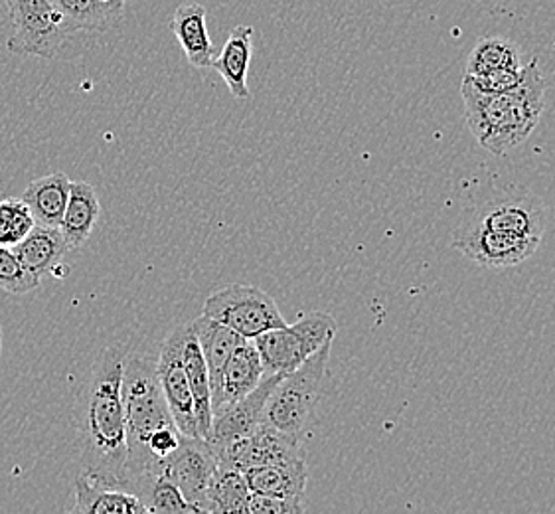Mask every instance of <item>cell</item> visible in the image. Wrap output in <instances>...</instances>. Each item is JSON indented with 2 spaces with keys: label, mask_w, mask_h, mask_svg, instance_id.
<instances>
[{
  "label": "cell",
  "mask_w": 555,
  "mask_h": 514,
  "mask_svg": "<svg viewBox=\"0 0 555 514\" xmlns=\"http://www.w3.org/2000/svg\"><path fill=\"white\" fill-rule=\"evenodd\" d=\"M127 348L101 350L89 370L74 412L83 475L127 491V422L122 369Z\"/></svg>",
  "instance_id": "obj_1"
},
{
  "label": "cell",
  "mask_w": 555,
  "mask_h": 514,
  "mask_svg": "<svg viewBox=\"0 0 555 514\" xmlns=\"http://www.w3.org/2000/svg\"><path fill=\"white\" fill-rule=\"evenodd\" d=\"M465 119L478 145L502 157L522 145L540 124L545 107V81L540 62H528V76L518 90L506 93H482L463 81Z\"/></svg>",
  "instance_id": "obj_2"
},
{
  "label": "cell",
  "mask_w": 555,
  "mask_h": 514,
  "mask_svg": "<svg viewBox=\"0 0 555 514\" xmlns=\"http://www.w3.org/2000/svg\"><path fill=\"white\" fill-rule=\"evenodd\" d=\"M122 403L127 422V487L145 465L153 437L178 427L168 410L156 374V362L143 355H127L122 369Z\"/></svg>",
  "instance_id": "obj_3"
},
{
  "label": "cell",
  "mask_w": 555,
  "mask_h": 514,
  "mask_svg": "<svg viewBox=\"0 0 555 514\" xmlns=\"http://www.w3.org/2000/svg\"><path fill=\"white\" fill-rule=\"evenodd\" d=\"M333 340L312 352L299 369L285 374L267 400L263 424L273 425L285 434L302 437L312 412L321 400L322 382L331 360Z\"/></svg>",
  "instance_id": "obj_4"
},
{
  "label": "cell",
  "mask_w": 555,
  "mask_h": 514,
  "mask_svg": "<svg viewBox=\"0 0 555 514\" xmlns=\"http://www.w3.org/2000/svg\"><path fill=\"white\" fill-rule=\"evenodd\" d=\"M336 329L338 324L333 314L311 311L302 314L295 324H285L256 336L254 345L261 358L266 376L289 374L299 369L324 343L334 340Z\"/></svg>",
  "instance_id": "obj_5"
},
{
  "label": "cell",
  "mask_w": 555,
  "mask_h": 514,
  "mask_svg": "<svg viewBox=\"0 0 555 514\" xmlns=\"http://www.w3.org/2000/svg\"><path fill=\"white\" fill-rule=\"evenodd\" d=\"M12 34L7 50L16 56L52 60L64 46L69 28L52 0H7Z\"/></svg>",
  "instance_id": "obj_6"
},
{
  "label": "cell",
  "mask_w": 555,
  "mask_h": 514,
  "mask_svg": "<svg viewBox=\"0 0 555 514\" xmlns=\"http://www.w3.org/2000/svg\"><path fill=\"white\" fill-rule=\"evenodd\" d=\"M204 314L228 324L247 340L287 324L275 299L256 285H228L214 291L204 301Z\"/></svg>",
  "instance_id": "obj_7"
},
{
  "label": "cell",
  "mask_w": 555,
  "mask_h": 514,
  "mask_svg": "<svg viewBox=\"0 0 555 514\" xmlns=\"http://www.w3.org/2000/svg\"><path fill=\"white\" fill-rule=\"evenodd\" d=\"M542 240L504 234L485 226L465 222L453 235V247L478 266L489 269H506L520 266L532 257Z\"/></svg>",
  "instance_id": "obj_8"
},
{
  "label": "cell",
  "mask_w": 555,
  "mask_h": 514,
  "mask_svg": "<svg viewBox=\"0 0 555 514\" xmlns=\"http://www.w3.org/2000/svg\"><path fill=\"white\" fill-rule=\"evenodd\" d=\"M468 222L504 234L542 240L547 224V208L544 201L532 192H502L477 208Z\"/></svg>",
  "instance_id": "obj_9"
},
{
  "label": "cell",
  "mask_w": 555,
  "mask_h": 514,
  "mask_svg": "<svg viewBox=\"0 0 555 514\" xmlns=\"http://www.w3.org/2000/svg\"><path fill=\"white\" fill-rule=\"evenodd\" d=\"M216 461L234 470L247 471L263 465H281L305 459L300 437L291 436L273 425L261 424L254 434L237 439L214 453Z\"/></svg>",
  "instance_id": "obj_10"
},
{
  "label": "cell",
  "mask_w": 555,
  "mask_h": 514,
  "mask_svg": "<svg viewBox=\"0 0 555 514\" xmlns=\"http://www.w3.org/2000/svg\"><path fill=\"white\" fill-rule=\"evenodd\" d=\"M182 338H184V324L177 326L167 336L156 360V374L178 429L186 437H201L194 398H192L186 372L182 367Z\"/></svg>",
  "instance_id": "obj_11"
},
{
  "label": "cell",
  "mask_w": 555,
  "mask_h": 514,
  "mask_svg": "<svg viewBox=\"0 0 555 514\" xmlns=\"http://www.w3.org/2000/svg\"><path fill=\"white\" fill-rule=\"evenodd\" d=\"M283 376L285 374L263 376V381L259 382L256 390L249 391L247 396L235 402L225 403L222 408L214 410L210 434L206 437L214 453L242 437L254 434L257 427L263 424L267 400Z\"/></svg>",
  "instance_id": "obj_12"
},
{
  "label": "cell",
  "mask_w": 555,
  "mask_h": 514,
  "mask_svg": "<svg viewBox=\"0 0 555 514\" xmlns=\"http://www.w3.org/2000/svg\"><path fill=\"white\" fill-rule=\"evenodd\" d=\"M218 461L206 439L184 437L182 446L168 459L163 473L180 487L194 513H208V487Z\"/></svg>",
  "instance_id": "obj_13"
},
{
  "label": "cell",
  "mask_w": 555,
  "mask_h": 514,
  "mask_svg": "<svg viewBox=\"0 0 555 514\" xmlns=\"http://www.w3.org/2000/svg\"><path fill=\"white\" fill-rule=\"evenodd\" d=\"M263 376L266 372L254 340H245L223 362L222 369L210 376L211 414L225 403L235 402L256 390Z\"/></svg>",
  "instance_id": "obj_14"
},
{
  "label": "cell",
  "mask_w": 555,
  "mask_h": 514,
  "mask_svg": "<svg viewBox=\"0 0 555 514\" xmlns=\"http://www.w3.org/2000/svg\"><path fill=\"white\" fill-rule=\"evenodd\" d=\"M168 28L175 34L190 66L201 72L210 69L211 62L216 57V48L211 44L208 24H206V7H202L198 2L180 4Z\"/></svg>",
  "instance_id": "obj_15"
},
{
  "label": "cell",
  "mask_w": 555,
  "mask_h": 514,
  "mask_svg": "<svg viewBox=\"0 0 555 514\" xmlns=\"http://www.w3.org/2000/svg\"><path fill=\"white\" fill-rule=\"evenodd\" d=\"M254 56V28L247 24H237L228 36L222 52L214 57L211 69L222 76L232 98L247 101L251 91L247 86V72Z\"/></svg>",
  "instance_id": "obj_16"
},
{
  "label": "cell",
  "mask_w": 555,
  "mask_h": 514,
  "mask_svg": "<svg viewBox=\"0 0 555 514\" xmlns=\"http://www.w3.org/2000/svg\"><path fill=\"white\" fill-rule=\"evenodd\" d=\"M74 514H149L133 492L93 481L83 473L74 481Z\"/></svg>",
  "instance_id": "obj_17"
},
{
  "label": "cell",
  "mask_w": 555,
  "mask_h": 514,
  "mask_svg": "<svg viewBox=\"0 0 555 514\" xmlns=\"http://www.w3.org/2000/svg\"><path fill=\"white\" fill-rule=\"evenodd\" d=\"M69 249L66 237L60 228L34 226L30 234L21 244L12 247V252L21 259L24 268L28 269L38 280L46 273H54L57 266Z\"/></svg>",
  "instance_id": "obj_18"
},
{
  "label": "cell",
  "mask_w": 555,
  "mask_h": 514,
  "mask_svg": "<svg viewBox=\"0 0 555 514\" xmlns=\"http://www.w3.org/2000/svg\"><path fill=\"white\" fill-rule=\"evenodd\" d=\"M182 367L189 378L190 390L196 408L198 432L202 439H206L211 427V384L210 369L206 358L202 355L201 345L192 333L190 323L184 324V338H182Z\"/></svg>",
  "instance_id": "obj_19"
},
{
  "label": "cell",
  "mask_w": 555,
  "mask_h": 514,
  "mask_svg": "<svg viewBox=\"0 0 555 514\" xmlns=\"http://www.w3.org/2000/svg\"><path fill=\"white\" fill-rule=\"evenodd\" d=\"M72 180L64 172H54L36 179L26 187L23 201L30 208L34 222L48 228H60L66 213Z\"/></svg>",
  "instance_id": "obj_20"
},
{
  "label": "cell",
  "mask_w": 555,
  "mask_h": 514,
  "mask_svg": "<svg viewBox=\"0 0 555 514\" xmlns=\"http://www.w3.org/2000/svg\"><path fill=\"white\" fill-rule=\"evenodd\" d=\"M101 216V204L95 189L86 180L72 182L66 213L60 230L66 237L67 246L81 247L89 240Z\"/></svg>",
  "instance_id": "obj_21"
},
{
  "label": "cell",
  "mask_w": 555,
  "mask_h": 514,
  "mask_svg": "<svg viewBox=\"0 0 555 514\" xmlns=\"http://www.w3.org/2000/svg\"><path fill=\"white\" fill-rule=\"evenodd\" d=\"M69 33H105L122 21L121 0H52Z\"/></svg>",
  "instance_id": "obj_22"
},
{
  "label": "cell",
  "mask_w": 555,
  "mask_h": 514,
  "mask_svg": "<svg viewBox=\"0 0 555 514\" xmlns=\"http://www.w3.org/2000/svg\"><path fill=\"white\" fill-rule=\"evenodd\" d=\"M245 479L251 492L275 494L287 499H305L309 471L305 459L281 465H263L245 471Z\"/></svg>",
  "instance_id": "obj_23"
},
{
  "label": "cell",
  "mask_w": 555,
  "mask_h": 514,
  "mask_svg": "<svg viewBox=\"0 0 555 514\" xmlns=\"http://www.w3.org/2000/svg\"><path fill=\"white\" fill-rule=\"evenodd\" d=\"M190 326L201 345L202 355L206 358L210 376L222 369L223 362L230 358L235 348L242 347L247 340L244 336L237 335L228 324L220 323L204 313L198 319H194Z\"/></svg>",
  "instance_id": "obj_24"
},
{
  "label": "cell",
  "mask_w": 555,
  "mask_h": 514,
  "mask_svg": "<svg viewBox=\"0 0 555 514\" xmlns=\"http://www.w3.org/2000/svg\"><path fill=\"white\" fill-rule=\"evenodd\" d=\"M249 494L244 471L218 463L208 487V513L244 514Z\"/></svg>",
  "instance_id": "obj_25"
},
{
  "label": "cell",
  "mask_w": 555,
  "mask_h": 514,
  "mask_svg": "<svg viewBox=\"0 0 555 514\" xmlns=\"http://www.w3.org/2000/svg\"><path fill=\"white\" fill-rule=\"evenodd\" d=\"M522 66V52L508 38H480L468 56L465 76H487L499 69Z\"/></svg>",
  "instance_id": "obj_26"
},
{
  "label": "cell",
  "mask_w": 555,
  "mask_h": 514,
  "mask_svg": "<svg viewBox=\"0 0 555 514\" xmlns=\"http://www.w3.org/2000/svg\"><path fill=\"white\" fill-rule=\"evenodd\" d=\"M133 492L139 497V501L145 504L149 514L194 513L192 504L186 501L180 487L165 473H156L145 481L139 483Z\"/></svg>",
  "instance_id": "obj_27"
},
{
  "label": "cell",
  "mask_w": 555,
  "mask_h": 514,
  "mask_svg": "<svg viewBox=\"0 0 555 514\" xmlns=\"http://www.w3.org/2000/svg\"><path fill=\"white\" fill-rule=\"evenodd\" d=\"M36 222L23 198L0 201V246L14 247L30 234Z\"/></svg>",
  "instance_id": "obj_28"
},
{
  "label": "cell",
  "mask_w": 555,
  "mask_h": 514,
  "mask_svg": "<svg viewBox=\"0 0 555 514\" xmlns=\"http://www.w3.org/2000/svg\"><path fill=\"white\" fill-rule=\"evenodd\" d=\"M38 285L40 280L24 268L12 247L0 246V290L12 295H24Z\"/></svg>",
  "instance_id": "obj_29"
},
{
  "label": "cell",
  "mask_w": 555,
  "mask_h": 514,
  "mask_svg": "<svg viewBox=\"0 0 555 514\" xmlns=\"http://www.w3.org/2000/svg\"><path fill=\"white\" fill-rule=\"evenodd\" d=\"M528 76V64L520 67H508V69H499L487 76H465L463 81L470 83L482 93H506V91L518 90Z\"/></svg>",
  "instance_id": "obj_30"
},
{
  "label": "cell",
  "mask_w": 555,
  "mask_h": 514,
  "mask_svg": "<svg viewBox=\"0 0 555 514\" xmlns=\"http://www.w3.org/2000/svg\"><path fill=\"white\" fill-rule=\"evenodd\" d=\"M305 513V499H287L275 494L251 492L244 514H300Z\"/></svg>",
  "instance_id": "obj_31"
},
{
  "label": "cell",
  "mask_w": 555,
  "mask_h": 514,
  "mask_svg": "<svg viewBox=\"0 0 555 514\" xmlns=\"http://www.w3.org/2000/svg\"><path fill=\"white\" fill-rule=\"evenodd\" d=\"M0 357H2V326H0Z\"/></svg>",
  "instance_id": "obj_32"
},
{
  "label": "cell",
  "mask_w": 555,
  "mask_h": 514,
  "mask_svg": "<svg viewBox=\"0 0 555 514\" xmlns=\"http://www.w3.org/2000/svg\"><path fill=\"white\" fill-rule=\"evenodd\" d=\"M121 2H125V0H121Z\"/></svg>",
  "instance_id": "obj_33"
}]
</instances>
